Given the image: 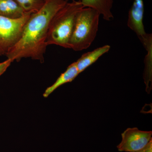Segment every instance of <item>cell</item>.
<instances>
[{
	"label": "cell",
	"mask_w": 152,
	"mask_h": 152,
	"mask_svg": "<svg viewBox=\"0 0 152 152\" xmlns=\"http://www.w3.org/2000/svg\"><path fill=\"white\" fill-rule=\"evenodd\" d=\"M68 2V0H46L39 10L31 14L20 39L6 55L7 59L12 62L30 58L43 63L48 46L47 40L50 23Z\"/></svg>",
	"instance_id": "cell-1"
},
{
	"label": "cell",
	"mask_w": 152,
	"mask_h": 152,
	"mask_svg": "<svg viewBox=\"0 0 152 152\" xmlns=\"http://www.w3.org/2000/svg\"><path fill=\"white\" fill-rule=\"evenodd\" d=\"M80 1L68 2L53 17L49 26L47 42L48 45H56L69 48V42L76 17L83 8Z\"/></svg>",
	"instance_id": "cell-2"
},
{
	"label": "cell",
	"mask_w": 152,
	"mask_h": 152,
	"mask_svg": "<svg viewBox=\"0 0 152 152\" xmlns=\"http://www.w3.org/2000/svg\"><path fill=\"white\" fill-rule=\"evenodd\" d=\"M100 15L91 8L81 9L77 15L69 48L76 51L88 49L96 37Z\"/></svg>",
	"instance_id": "cell-3"
},
{
	"label": "cell",
	"mask_w": 152,
	"mask_h": 152,
	"mask_svg": "<svg viewBox=\"0 0 152 152\" xmlns=\"http://www.w3.org/2000/svg\"><path fill=\"white\" fill-rule=\"evenodd\" d=\"M31 14L26 13L18 19L0 16V56H6L18 42Z\"/></svg>",
	"instance_id": "cell-4"
},
{
	"label": "cell",
	"mask_w": 152,
	"mask_h": 152,
	"mask_svg": "<svg viewBox=\"0 0 152 152\" xmlns=\"http://www.w3.org/2000/svg\"><path fill=\"white\" fill-rule=\"evenodd\" d=\"M151 131L128 128L121 134L122 141L117 148L119 151L131 152L142 148L152 140Z\"/></svg>",
	"instance_id": "cell-5"
},
{
	"label": "cell",
	"mask_w": 152,
	"mask_h": 152,
	"mask_svg": "<svg viewBox=\"0 0 152 152\" xmlns=\"http://www.w3.org/2000/svg\"><path fill=\"white\" fill-rule=\"evenodd\" d=\"M143 0H134L129 13L127 26L136 33L143 46L152 41V34L145 31L143 24Z\"/></svg>",
	"instance_id": "cell-6"
},
{
	"label": "cell",
	"mask_w": 152,
	"mask_h": 152,
	"mask_svg": "<svg viewBox=\"0 0 152 152\" xmlns=\"http://www.w3.org/2000/svg\"><path fill=\"white\" fill-rule=\"evenodd\" d=\"M110 49V45H106L82 55L80 58L75 62L79 74L83 72L87 68L96 61L99 58L107 53Z\"/></svg>",
	"instance_id": "cell-7"
},
{
	"label": "cell",
	"mask_w": 152,
	"mask_h": 152,
	"mask_svg": "<svg viewBox=\"0 0 152 152\" xmlns=\"http://www.w3.org/2000/svg\"><path fill=\"white\" fill-rule=\"evenodd\" d=\"M84 7L91 8L97 11L104 20L110 21L113 18L112 10L114 0H81Z\"/></svg>",
	"instance_id": "cell-8"
},
{
	"label": "cell",
	"mask_w": 152,
	"mask_h": 152,
	"mask_svg": "<svg viewBox=\"0 0 152 152\" xmlns=\"http://www.w3.org/2000/svg\"><path fill=\"white\" fill-rule=\"evenodd\" d=\"M79 74L75 62L70 65L66 70L61 74L53 84L47 88L43 94L45 98L48 97L58 87L64 84L72 81Z\"/></svg>",
	"instance_id": "cell-9"
},
{
	"label": "cell",
	"mask_w": 152,
	"mask_h": 152,
	"mask_svg": "<svg viewBox=\"0 0 152 152\" xmlns=\"http://www.w3.org/2000/svg\"><path fill=\"white\" fill-rule=\"evenodd\" d=\"M26 13L15 0H0V16L18 19Z\"/></svg>",
	"instance_id": "cell-10"
},
{
	"label": "cell",
	"mask_w": 152,
	"mask_h": 152,
	"mask_svg": "<svg viewBox=\"0 0 152 152\" xmlns=\"http://www.w3.org/2000/svg\"><path fill=\"white\" fill-rule=\"evenodd\" d=\"M26 13H34L39 10L45 4V0H15Z\"/></svg>",
	"instance_id": "cell-11"
},
{
	"label": "cell",
	"mask_w": 152,
	"mask_h": 152,
	"mask_svg": "<svg viewBox=\"0 0 152 152\" xmlns=\"http://www.w3.org/2000/svg\"><path fill=\"white\" fill-rule=\"evenodd\" d=\"M12 63V61L9 59H7L4 61L0 63V76L6 72Z\"/></svg>",
	"instance_id": "cell-12"
},
{
	"label": "cell",
	"mask_w": 152,
	"mask_h": 152,
	"mask_svg": "<svg viewBox=\"0 0 152 152\" xmlns=\"http://www.w3.org/2000/svg\"><path fill=\"white\" fill-rule=\"evenodd\" d=\"M131 152H152V139L145 146L138 151Z\"/></svg>",
	"instance_id": "cell-13"
},
{
	"label": "cell",
	"mask_w": 152,
	"mask_h": 152,
	"mask_svg": "<svg viewBox=\"0 0 152 152\" xmlns=\"http://www.w3.org/2000/svg\"><path fill=\"white\" fill-rule=\"evenodd\" d=\"M45 1H46V0H45Z\"/></svg>",
	"instance_id": "cell-14"
}]
</instances>
